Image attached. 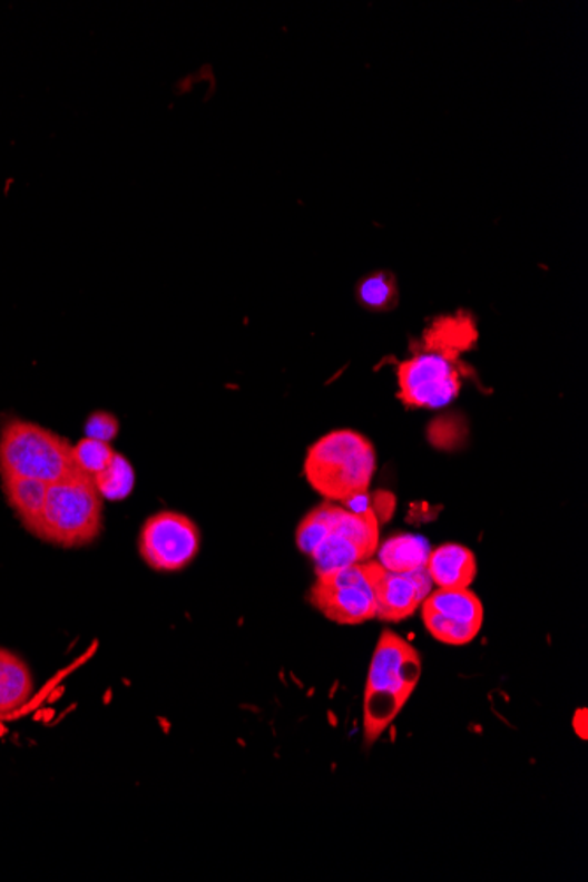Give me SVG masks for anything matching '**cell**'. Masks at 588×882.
Here are the masks:
<instances>
[{"instance_id":"cell-1","label":"cell","mask_w":588,"mask_h":882,"mask_svg":"<svg viewBox=\"0 0 588 882\" xmlns=\"http://www.w3.org/2000/svg\"><path fill=\"white\" fill-rule=\"evenodd\" d=\"M478 341L474 320L465 312L444 315L424 330L408 360L396 369L399 399L411 409L450 405L469 372L462 354Z\"/></svg>"},{"instance_id":"cell-2","label":"cell","mask_w":588,"mask_h":882,"mask_svg":"<svg viewBox=\"0 0 588 882\" xmlns=\"http://www.w3.org/2000/svg\"><path fill=\"white\" fill-rule=\"evenodd\" d=\"M420 651L395 630L384 629L379 638L366 678L363 703L365 745L374 744L393 724L411 698L421 678Z\"/></svg>"},{"instance_id":"cell-3","label":"cell","mask_w":588,"mask_h":882,"mask_svg":"<svg viewBox=\"0 0 588 882\" xmlns=\"http://www.w3.org/2000/svg\"><path fill=\"white\" fill-rule=\"evenodd\" d=\"M378 469L375 448L363 433L333 430L308 448L303 472L324 500L345 504L369 492Z\"/></svg>"},{"instance_id":"cell-4","label":"cell","mask_w":588,"mask_h":882,"mask_svg":"<svg viewBox=\"0 0 588 882\" xmlns=\"http://www.w3.org/2000/svg\"><path fill=\"white\" fill-rule=\"evenodd\" d=\"M105 499L90 476L75 472L48 484L38 538L60 548H81L99 538Z\"/></svg>"},{"instance_id":"cell-5","label":"cell","mask_w":588,"mask_h":882,"mask_svg":"<svg viewBox=\"0 0 588 882\" xmlns=\"http://www.w3.org/2000/svg\"><path fill=\"white\" fill-rule=\"evenodd\" d=\"M80 472L68 439L35 421L11 418L0 429V476H20L42 483Z\"/></svg>"},{"instance_id":"cell-6","label":"cell","mask_w":588,"mask_h":882,"mask_svg":"<svg viewBox=\"0 0 588 882\" xmlns=\"http://www.w3.org/2000/svg\"><path fill=\"white\" fill-rule=\"evenodd\" d=\"M315 511L323 521V539L311 555L315 575L366 562L378 553L381 518L374 509L354 513L342 504L324 500L323 504L315 506Z\"/></svg>"},{"instance_id":"cell-7","label":"cell","mask_w":588,"mask_h":882,"mask_svg":"<svg viewBox=\"0 0 588 882\" xmlns=\"http://www.w3.org/2000/svg\"><path fill=\"white\" fill-rule=\"evenodd\" d=\"M202 533L193 518L178 511H159L139 530V557L151 571L178 572L198 557Z\"/></svg>"},{"instance_id":"cell-8","label":"cell","mask_w":588,"mask_h":882,"mask_svg":"<svg viewBox=\"0 0 588 882\" xmlns=\"http://www.w3.org/2000/svg\"><path fill=\"white\" fill-rule=\"evenodd\" d=\"M308 602L339 626H357L375 618L374 588L363 562L315 575Z\"/></svg>"},{"instance_id":"cell-9","label":"cell","mask_w":588,"mask_h":882,"mask_svg":"<svg viewBox=\"0 0 588 882\" xmlns=\"http://www.w3.org/2000/svg\"><path fill=\"white\" fill-rule=\"evenodd\" d=\"M421 608L424 626L441 644L469 645L483 627V602L471 588H438Z\"/></svg>"},{"instance_id":"cell-10","label":"cell","mask_w":588,"mask_h":882,"mask_svg":"<svg viewBox=\"0 0 588 882\" xmlns=\"http://www.w3.org/2000/svg\"><path fill=\"white\" fill-rule=\"evenodd\" d=\"M363 568L374 588L375 618L383 623H402L412 617L432 592L433 584L427 568L393 572L378 560H366Z\"/></svg>"},{"instance_id":"cell-11","label":"cell","mask_w":588,"mask_h":882,"mask_svg":"<svg viewBox=\"0 0 588 882\" xmlns=\"http://www.w3.org/2000/svg\"><path fill=\"white\" fill-rule=\"evenodd\" d=\"M427 571L433 587L469 588L478 576V560L469 548L445 542L430 551Z\"/></svg>"},{"instance_id":"cell-12","label":"cell","mask_w":588,"mask_h":882,"mask_svg":"<svg viewBox=\"0 0 588 882\" xmlns=\"http://www.w3.org/2000/svg\"><path fill=\"white\" fill-rule=\"evenodd\" d=\"M35 696L29 664L14 651L0 648V717L17 714Z\"/></svg>"},{"instance_id":"cell-13","label":"cell","mask_w":588,"mask_h":882,"mask_svg":"<svg viewBox=\"0 0 588 882\" xmlns=\"http://www.w3.org/2000/svg\"><path fill=\"white\" fill-rule=\"evenodd\" d=\"M0 479H2V492H4L6 500L13 509L18 520L21 521V526L38 538L48 484L36 481V479L20 478V476L2 474Z\"/></svg>"},{"instance_id":"cell-14","label":"cell","mask_w":588,"mask_h":882,"mask_svg":"<svg viewBox=\"0 0 588 882\" xmlns=\"http://www.w3.org/2000/svg\"><path fill=\"white\" fill-rule=\"evenodd\" d=\"M430 542L416 533H396L379 545L378 562L388 571L411 572L427 568Z\"/></svg>"},{"instance_id":"cell-15","label":"cell","mask_w":588,"mask_h":882,"mask_svg":"<svg viewBox=\"0 0 588 882\" xmlns=\"http://www.w3.org/2000/svg\"><path fill=\"white\" fill-rule=\"evenodd\" d=\"M94 483L105 500H124L135 490V467L124 454L115 453L110 465L94 476Z\"/></svg>"},{"instance_id":"cell-16","label":"cell","mask_w":588,"mask_h":882,"mask_svg":"<svg viewBox=\"0 0 588 882\" xmlns=\"http://www.w3.org/2000/svg\"><path fill=\"white\" fill-rule=\"evenodd\" d=\"M357 298L370 311H388L396 305V282L388 272H375L357 286Z\"/></svg>"},{"instance_id":"cell-17","label":"cell","mask_w":588,"mask_h":882,"mask_svg":"<svg viewBox=\"0 0 588 882\" xmlns=\"http://www.w3.org/2000/svg\"><path fill=\"white\" fill-rule=\"evenodd\" d=\"M115 453L114 445L110 442L97 441L92 438H84L72 445V459H75L76 469L84 472V474L94 476L105 471L106 467L110 465L114 460Z\"/></svg>"},{"instance_id":"cell-18","label":"cell","mask_w":588,"mask_h":882,"mask_svg":"<svg viewBox=\"0 0 588 882\" xmlns=\"http://www.w3.org/2000/svg\"><path fill=\"white\" fill-rule=\"evenodd\" d=\"M120 432L118 418L108 411H96L90 414L89 420L85 421V438L97 439V441L114 442Z\"/></svg>"},{"instance_id":"cell-19","label":"cell","mask_w":588,"mask_h":882,"mask_svg":"<svg viewBox=\"0 0 588 882\" xmlns=\"http://www.w3.org/2000/svg\"><path fill=\"white\" fill-rule=\"evenodd\" d=\"M587 723H588L587 710H585V708H581V710L576 712L575 721H572V724H575L576 735L580 736L581 739H587Z\"/></svg>"}]
</instances>
